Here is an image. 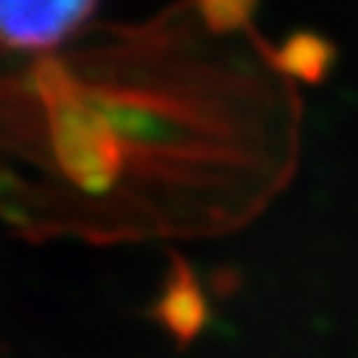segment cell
I'll use <instances>...</instances> for the list:
<instances>
[{
	"label": "cell",
	"instance_id": "1",
	"mask_svg": "<svg viewBox=\"0 0 358 358\" xmlns=\"http://www.w3.org/2000/svg\"><path fill=\"white\" fill-rule=\"evenodd\" d=\"M99 0H0V43L9 48H51L96 12Z\"/></svg>",
	"mask_w": 358,
	"mask_h": 358
},
{
	"label": "cell",
	"instance_id": "2",
	"mask_svg": "<svg viewBox=\"0 0 358 358\" xmlns=\"http://www.w3.org/2000/svg\"><path fill=\"white\" fill-rule=\"evenodd\" d=\"M158 319L175 333V336H195L203 324V316H206V305L201 299V291L189 274V268L184 262L175 265L172 271V280L166 285V294L164 299L158 302Z\"/></svg>",
	"mask_w": 358,
	"mask_h": 358
},
{
	"label": "cell",
	"instance_id": "3",
	"mask_svg": "<svg viewBox=\"0 0 358 358\" xmlns=\"http://www.w3.org/2000/svg\"><path fill=\"white\" fill-rule=\"evenodd\" d=\"M327 59H330L327 43L310 34L291 37L288 45L282 48V65H288L294 73L305 79H319L327 71Z\"/></svg>",
	"mask_w": 358,
	"mask_h": 358
},
{
	"label": "cell",
	"instance_id": "4",
	"mask_svg": "<svg viewBox=\"0 0 358 358\" xmlns=\"http://www.w3.org/2000/svg\"><path fill=\"white\" fill-rule=\"evenodd\" d=\"M203 6L209 12V17H217V23L223 17H231V23H237L254 6V0H203Z\"/></svg>",
	"mask_w": 358,
	"mask_h": 358
}]
</instances>
